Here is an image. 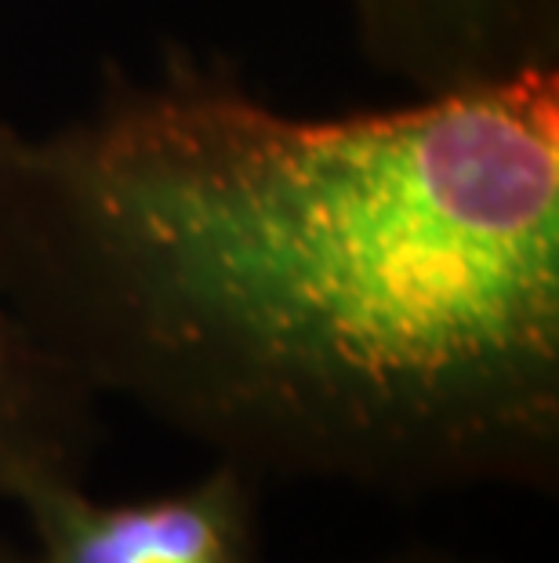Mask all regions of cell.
I'll list each match as a JSON object with an SVG mask.
<instances>
[{
  "mask_svg": "<svg viewBox=\"0 0 559 563\" xmlns=\"http://www.w3.org/2000/svg\"><path fill=\"white\" fill-rule=\"evenodd\" d=\"M99 397L0 298V501L37 473L85 476Z\"/></svg>",
  "mask_w": 559,
  "mask_h": 563,
  "instance_id": "277c9868",
  "label": "cell"
},
{
  "mask_svg": "<svg viewBox=\"0 0 559 563\" xmlns=\"http://www.w3.org/2000/svg\"><path fill=\"white\" fill-rule=\"evenodd\" d=\"M0 298L258 481L552 487L559 66L305 117L186 47L110 63L77 121H0Z\"/></svg>",
  "mask_w": 559,
  "mask_h": 563,
  "instance_id": "6da1fadb",
  "label": "cell"
},
{
  "mask_svg": "<svg viewBox=\"0 0 559 563\" xmlns=\"http://www.w3.org/2000/svg\"><path fill=\"white\" fill-rule=\"evenodd\" d=\"M364 58L407 95L559 66V0H342Z\"/></svg>",
  "mask_w": 559,
  "mask_h": 563,
  "instance_id": "3957f363",
  "label": "cell"
},
{
  "mask_svg": "<svg viewBox=\"0 0 559 563\" xmlns=\"http://www.w3.org/2000/svg\"><path fill=\"white\" fill-rule=\"evenodd\" d=\"M258 476L219 462L171 495L94 501L85 476L37 473L11 490L30 523L26 563H266L258 538Z\"/></svg>",
  "mask_w": 559,
  "mask_h": 563,
  "instance_id": "7a4b0ae2",
  "label": "cell"
},
{
  "mask_svg": "<svg viewBox=\"0 0 559 563\" xmlns=\"http://www.w3.org/2000/svg\"><path fill=\"white\" fill-rule=\"evenodd\" d=\"M403 563H439V560H403Z\"/></svg>",
  "mask_w": 559,
  "mask_h": 563,
  "instance_id": "8992f818",
  "label": "cell"
},
{
  "mask_svg": "<svg viewBox=\"0 0 559 563\" xmlns=\"http://www.w3.org/2000/svg\"><path fill=\"white\" fill-rule=\"evenodd\" d=\"M0 563H26V560H19L15 553H8V549H0Z\"/></svg>",
  "mask_w": 559,
  "mask_h": 563,
  "instance_id": "5b68a950",
  "label": "cell"
}]
</instances>
